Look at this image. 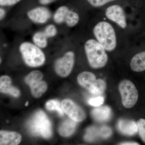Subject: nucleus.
I'll return each mask as SVG.
<instances>
[{
    "label": "nucleus",
    "instance_id": "nucleus-1",
    "mask_svg": "<svg viewBox=\"0 0 145 145\" xmlns=\"http://www.w3.org/2000/svg\"><path fill=\"white\" fill-rule=\"evenodd\" d=\"M88 30L108 54H125L130 45L128 36L104 16L100 10L91 11Z\"/></svg>",
    "mask_w": 145,
    "mask_h": 145
},
{
    "label": "nucleus",
    "instance_id": "nucleus-2",
    "mask_svg": "<svg viewBox=\"0 0 145 145\" xmlns=\"http://www.w3.org/2000/svg\"><path fill=\"white\" fill-rule=\"evenodd\" d=\"M99 10L123 31L128 36L130 42L140 33L133 0L113 3Z\"/></svg>",
    "mask_w": 145,
    "mask_h": 145
},
{
    "label": "nucleus",
    "instance_id": "nucleus-3",
    "mask_svg": "<svg viewBox=\"0 0 145 145\" xmlns=\"http://www.w3.org/2000/svg\"><path fill=\"white\" fill-rule=\"evenodd\" d=\"M83 40L80 47L89 67L95 70H100L106 67L110 56L88 29L87 35Z\"/></svg>",
    "mask_w": 145,
    "mask_h": 145
},
{
    "label": "nucleus",
    "instance_id": "nucleus-4",
    "mask_svg": "<svg viewBox=\"0 0 145 145\" xmlns=\"http://www.w3.org/2000/svg\"><path fill=\"white\" fill-rule=\"evenodd\" d=\"M19 47L21 56L27 65L29 67H38L44 64L46 61L44 52L32 42H22Z\"/></svg>",
    "mask_w": 145,
    "mask_h": 145
},
{
    "label": "nucleus",
    "instance_id": "nucleus-5",
    "mask_svg": "<svg viewBox=\"0 0 145 145\" xmlns=\"http://www.w3.org/2000/svg\"><path fill=\"white\" fill-rule=\"evenodd\" d=\"M28 130L35 136L48 139L52 134L51 122L44 112H37L27 124Z\"/></svg>",
    "mask_w": 145,
    "mask_h": 145
},
{
    "label": "nucleus",
    "instance_id": "nucleus-6",
    "mask_svg": "<svg viewBox=\"0 0 145 145\" xmlns=\"http://www.w3.org/2000/svg\"><path fill=\"white\" fill-rule=\"evenodd\" d=\"M119 89L123 106L127 108L134 106L138 99V91L134 84L129 80H123L119 84Z\"/></svg>",
    "mask_w": 145,
    "mask_h": 145
},
{
    "label": "nucleus",
    "instance_id": "nucleus-7",
    "mask_svg": "<svg viewBox=\"0 0 145 145\" xmlns=\"http://www.w3.org/2000/svg\"><path fill=\"white\" fill-rule=\"evenodd\" d=\"M76 54L73 50L65 52L62 57L57 59L54 63V69L60 77L66 78L70 75L75 65Z\"/></svg>",
    "mask_w": 145,
    "mask_h": 145
},
{
    "label": "nucleus",
    "instance_id": "nucleus-8",
    "mask_svg": "<svg viewBox=\"0 0 145 145\" xmlns=\"http://www.w3.org/2000/svg\"><path fill=\"white\" fill-rule=\"evenodd\" d=\"M29 20L33 23L43 25L52 17V12L46 6L40 5L29 10L26 13Z\"/></svg>",
    "mask_w": 145,
    "mask_h": 145
},
{
    "label": "nucleus",
    "instance_id": "nucleus-9",
    "mask_svg": "<svg viewBox=\"0 0 145 145\" xmlns=\"http://www.w3.org/2000/svg\"><path fill=\"white\" fill-rule=\"evenodd\" d=\"M126 54L131 55L129 62L131 70L136 72H143L145 71V50L139 51L134 48L130 46Z\"/></svg>",
    "mask_w": 145,
    "mask_h": 145
},
{
    "label": "nucleus",
    "instance_id": "nucleus-10",
    "mask_svg": "<svg viewBox=\"0 0 145 145\" xmlns=\"http://www.w3.org/2000/svg\"><path fill=\"white\" fill-rule=\"evenodd\" d=\"M61 105L64 112L71 119L76 122H81L85 119L84 112L71 100L65 99L62 102Z\"/></svg>",
    "mask_w": 145,
    "mask_h": 145
},
{
    "label": "nucleus",
    "instance_id": "nucleus-11",
    "mask_svg": "<svg viewBox=\"0 0 145 145\" xmlns=\"http://www.w3.org/2000/svg\"><path fill=\"white\" fill-rule=\"evenodd\" d=\"M131 0H81V2L86 8L92 11L100 10L113 3Z\"/></svg>",
    "mask_w": 145,
    "mask_h": 145
},
{
    "label": "nucleus",
    "instance_id": "nucleus-12",
    "mask_svg": "<svg viewBox=\"0 0 145 145\" xmlns=\"http://www.w3.org/2000/svg\"><path fill=\"white\" fill-rule=\"evenodd\" d=\"M0 91L1 93H7L15 97L20 96V90L11 85V80L7 75H3L0 78Z\"/></svg>",
    "mask_w": 145,
    "mask_h": 145
},
{
    "label": "nucleus",
    "instance_id": "nucleus-13",
    "mask_svg": "<svg viewBox=\"0 0 145 145\" xmlns=\"http://www.w3.org/2000/svg\"><path fill=\"white\" fill-rule=\"evenodd\" d=\"M117 127L119 131L129 136L135 135L138 131L137 124L132 120L121 119L118 122Z\"/></svg>",
    "mask_w": 145,
    "mask_h": 145
},
{
    "label": "nucleus",
    "instance_id": "nucleus-14",
    "mask_svg": "<svg viewBox=\"0 0 145 145\" xmlns=\"http://www.w3.org/2000/svg\"><path fill=\"white\" fill-rule=\"evenodd\" d=\"M22 136L16 132L1 131L0 145H17L21 142Z\"/></svg>",
    "mask_w": 145,
    "mask_h": 145
},
{
    "label": "nucleus",
    "instance_id": "nucleus-15",
    "mask_svg": "<svg viewBox=\"0 0 145 145\" xmlns=\"http://www.w3.org/2000/svg\"><path fill=\"white\" fill-rule=\"evenodd\" d=\"M96 80V75L94 73L86 71L80 72L77 78L79 84L88 91L90 90Z\"/></svg>",
    "mask_w": 145,
    "mask_h": 145
},
{
    "label": "nucleus",
    "instance_id": "nucleus-16",
    "mask_svg": "<svg viewBox=\"0 0 145 145\" xmlns=\"http://www.w3.org/2000/svg\"><path fill=\"white\" fill-rule=\"evenodd\" d=\"M91 115L93 119L97 121L105 122L111 117V110L108 106L96 108L91 111Z\"/></svg>",
    "mask_w": 145,
    "mask_h": 145
},
{
    "label": "nucleus",
    "instance_id": "nucleus-17",
    "mask_svg": "<svg viewBox=\"0 0 145 145\" xmlns=\"http://www.w3.org/2000/svg\"><path fill=\"white\" fill-rule=\"evenodd\" d=\"M70 6L63 5L60 6L57 8L52 15L53 21L57 24H64L65 20L69 10L71 8Z\"/></svg>",
    "mask_w": 145,
    "mask_h": 145
},
{
    "label": "nucleus",
    "instance_id": "nucleus-18",
    "mask_svg": "<svg viewBox=\"0 0 145 145\" xmlns=\"http://www.w3.org/2000/svg\"><path fill=\"white\" fill-rule=\"evenodd\" d=\"M76 125V121L71 119H67L60 126L59 133L63 137H69L75 131Z\"/></svg>",
    "mask_w": 145,
    "mask_h": 145
},
{
    "label": "nucleus",
    "instance_id": "nucleus-19",
    "mask_svg": "<svg viewBox=\"0 0 145 145\" xmlns=\"http://www.w3.org/2000/svg\"><path fill=\"white\" fill-rule=\"evenodd\" d=\"M31 88V93L33 96L36 98H39L46 91L47 85L45 81H36L29 85Z\"/></svg>",
    "mask_w": 145,
    "mask_h": 145
},
{
    "label": "nucleus",
    "instance_id": "nucleus-20",
    "mask_svg": "<svg viewBox=\"0 0 145 145\" xmlns=\"http://www.w3.org/2000/svg\"><path fill=\"white\" fill-rule=\"evenodd\" d=\"M32 41L33 43L42 49L46 48L48 46V38L43 31L35 32L32 36Z\"/></svg>",
    "mask_w": 145,
    "mask_h": 145
},
{
    "label": "nucleus",
    "instance_id": "nucleus-21",
    "mask_svg": "<svg viewBox=\"0 0 145 145\" xmlns=\"http://www.w3.org/2000/svg\"><path fill=\"white\" fill-rule=\"evenodd\" d=\"M106 88V84L105 81L102 79H97L94 84L89 91L94 95H100L103 93Z\"/></svg>",
    "mask_w": 145,
    "mask_h": 145
},
{
    "label": "nucleus",
    "instance_id": "nucleus-22",
    "mask_svg": "<svg viewBox=\"0 0 145 145\" xmlns=\"http://www.w3.org/2000/svg\"><path fill=\"white\" fill-rule=\"evenodd\" d=\"M43 78V75L41 71L34 70L31 71L27 75L25 79V81L27 84L29 85L31 83L36 81L42 80Z\"/></svg>",
    "mask_w": 145,
    "mask_h": 145
},
{
    "label": "nucleus",
    "instance_id": "nucleus-23",
    "mask_svg": "<svg viewBox=\"0 0 145 145\" xmlns=\"http://www.w3.org/2000/svg\"><path fill=\"white\" fill-rule=\"evenodd\" d=\"M46 107L48 110H56L59 112L61 116H63L64 111L63 110L61 104L57 100H52L48 101L46 104Z\"/></svg>",
    "mask_w": 145,
    "mask_h": 145
},
{
    "label": "nucleus",
    "instance_id": "nucleus-24",
    "mask_svg": "<svg viewBox=\"0 0 145 145\" xmlns=\"http://www.w3.org/2000/svg\"><path fill=\"white\" fill-rule=\"evenodd\" d=\"M43 31L48 39L54 38L58 34V29L57 27L53 24H50L47 25Z\"/></svg>",
    "mask_w": 145,
    "mask_h": 145
},
{
    "label": "nucleus",
    "instance_id": "nucleus-25",
    "mask_svg": "<svg viewBox=\"0 0 145 145\" xmlns=\"http://www.w3.org/2000/svg\"><path fill=\"white\" fill-rule=\"evenodd\" d=\"M98 136H99V130L95 127H90L87 130L84 138L86 141L91 142L93 141Z\"/></svg>",
    "mask_w": 145,
    "mask_h": 145
},
{
    "label": "nucleus",
    "instance_id": "nucleus-26",
    "mask_svg": "<svg viewBox=\"0 0 145 145\" xmlns=\"http://www.w3.org/2000/svg\"><path fill=\"white\" fill-rule=\"evenodd\" d=\"M138 131L141 139L145 143V119H141L137 122Z\"/></svg>",
    "mask_w": 145,
    "mask_h": 145
},
{
    "label": "nucleus",
    "instance_id": "nucleus-27",
    "mask_svg": "<svg viewBox=\"0 0 145 145\" xmlns=\"http://www.w3.org/2000/svg\"><path fill=\"white\" fill-rule=\"evenodd\" d=\"M111 129L106 126L102 127L99 129V136L102 138H108L111 135Z\"/></svg>",
    "mask_w": 145,
    "mask_h": 145
},
{
    "label": "nucleus",
    "instance_id": "nucleus-28",
    "mask_svg": "<svg viewBox=\"0 0 145 145\" xmlns=\"http://www.w3.org/2000/svg\"><path fill=\"white\" fill-rule=\"evenodd\" d=\"M22 0H0V5L2 7H9L18 4Z\"/></svg>",
    "mask_w": 145,
    "mask_h": 145
},
{
    "label": "nucleus",
    "instance_id": "nucleus-29",
    "mask_svg": "<svg viewBox=\"0 0 145 145\" xmlns=\"http://www.w3.org/2000/svg\"><path fill=\"white\" fill-rule=\"evenodd\" d=\"M104 101L105 100L103 97L99 96L90 99L89 101V103L92 106L98 107L103 105Z\"/></svg>",
    "mask_w": 145,
    "mask_h": 145
},
{
    "label": "nucleus",
    "instance_id": "nucleus-30",
    "mask_svg": "<svg viewBox=\"0 0 145 145\" xmlns=\"http://www.w3.org/2000/svg\"><path fill=\"white\" fill-rule=\"evenodd\" d=\"M58 0H37L40 5L47 6L52 4Z\"/></svg>",
    "mask_w": 145,
    "mask_h": 145
},
{
    "label": "nucleus",
    "instance_id": "nucleus-31",
    "mask_svg": "<svg viewBox=\"0 0 145 145\" xmlns=\"http://www.w3.org/2000/svg\"><path fill=\"white\" fill-rule=\"evenodd\" d=\"M6 14V10L5 7H1V8H0V20L1 21L3 20L5 18Z\"/></svg>",
    "mask_w": 145,
    "mask_h": 145
},
{
    "label": "nucleus",
    "instance_id": "nucleus-32",
    "mask_svg": "<svg viewBox=\"0 0 145 145\" xmlns=\"http://www.w3.org/2000/svg\"><path fill=\"white\" fill-rule=\"evenodd\" d=\"M120 145H140L138 143L135 142H123L119 144Z\"/></svg>",
    "mask_w": 145,
    "mask_h": 145
},
{
    "label": "nucleus",
    "instance_id": "nucleus-33",
    "mask_svg": "<svg viewBox=\"0 0 145 145\" xmlns=\"http://www.w3.org/2000/svg\"><path fill=\"white\" fill-rule=\"evenodd\" d=\"M29 103L28 102H27L25 104V106H27L28 105Z\"/></svg>",
    "mask_w": 145,
    "mask_h": 145
}]
</instances>
